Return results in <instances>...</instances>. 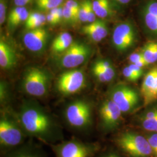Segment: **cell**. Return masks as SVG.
<instances>
[{
	"mask_svg": "<svg viewBox=\"0 0 157 157\" xmlns=\"http://www.w3.org/2000/svg\"><path fill=\"white\" fill-rule=\"evenodd\" d=\"M19 122L25 132L41 140H51L56 132V125L43 110L33 105L23 108L19 115Z\"/></svg>",
	"mask_w": 157,
	"mask_h": 157,
	"instance_id": "6da1fadb",
	"label": "cell"
},
{
	"mask_svg": "<svg viewBox=\"0 0 157 157\" xmlns=\"http://www.w3.org/2000/svg\"><path fill=\"white\" fill-rule=\"evenodd\" d=\"M120 147L133 157H149L152 153L147 138L137 133L127 132L118 139Z\"/></svg>",
	"mask_w": 157,
	"mask_h": 157,
	"instance_id": "7a4b0ae2",
	"label": "cell"
},
{
	"mask_svg": "<svg viewBox=\"0 0 157 157\" xmlns=\"http://www.w3.org/2000/svg\"><path fill=\"white\" fill-rule=\"evenodd\" d=\"M65 116L67 123L76 129H86L91 124V109L83 100L74 101L67 106Z\"/></svg>",
	"mask_w": 157,
	"mask_h": 157,
	"instance_id": "3957f363",
	"label": "cell"
},
{
	"mask_svg": "<svg viewBox=\"0 0 157 157\" xmlns=\"http://www.w3.org/2000/svg\"><path fill=\"white\" fill-rule=\"evenodd\" d=\"M25 131L19 122L7 116L0 119V143L4 147L18 146L24 139Z\"/></svg>",
	"mask_w": 157,
	"mask_h": 157,
	"instance_id": "277c9868",
	"label": "cell"
},
{
	"mask_svg": "<svg viewBox=\"0 0 157 157\" xmlns=\"http://www.w3.org/2000/svg\"><path fill=\"white\" fill-rule=\"evenodd\" d=\"M48 78L47 74L38 68H31L26 73L23 87L29 95L42 97L48 90Z\"/></svg>",
	"mask_w": 157,
	"mask_h": 157,
	"instance_id": "5b68a950",
	"label": "cell"
},
{
	"mask_svg": "<svg viewBox=\"0 0 157 157\" xmlns=\"http://www.w3.org/2000/svg\"><path fill=\"white\" fill-rule=\"evenodd\" d=\"M112 100L123 113L133 110L138 105L140 97L136 90L126 85H119L114 87L111 92Z\"/></svg>",
	"mask_w": 157,
	"mask_h": 157,
	"instance_id": "8992f818",
	"label": "cell"
},
{
	"mask_svg": "<svg viewBox=\"0 0 157 157\" xmlns=\"http://www.w3.org/2000/svg\"><path fill=\"white\" fill-rule=\"evenodd\" d=\"M85 85V77L82 70L67 71L59 77L56 88L63 95H71L82 90Z\"/></svg>",
	"mask_w": 157,
	"mask_h": 157,
	"instance_id": "52a82bcc",
	"label": "cell"
},
{
	"mask_svg": "<svg viewBox=\"0 0 157 157\" xmlns=\"http://www.w3.org/2000/svg\"><path fill=\"white\" fill-rule=\"evenodd\" d=\"M90 48L83 43H73L64 51L60 64L66 68L77 67L82 64L90 54Z\"/></svg>",
	"mask_w": 157,
	"mask_h": 157,
	"instance_id": "ba28073f",
	"label": "cell"
},
{
	"mask_svg": "<svg viewBox=\"0 0 157 157\" xmlns=\"http://www.w3.org/2000/svg\"><path fill=\"white\" fill-rule=\"evenodd\" d=\"M57 157H90L95 147L78 141H67L53 147Z\"/></svg>",
	"mask_w": 157,
	"mask_h": 157,
	"instance_id": "9c48e42d",
	"label": "cell"
},
{
	"mask_svg": "<svg viewBox=\"0 0 157 157\" xmlns=\"http://www.w3.org/2000/svg\"><path fill=\"white\" fill-rule=\"evenodd\" d=\"M136 32L129 23L119 24L112 34V43L119 51H124L132 47L136 41Z\"/></svg>",
	"mask_w": 157,
	"mask_h": 157,
	"instance_id": "30bf717a",
	"label": "cell"
},
{
	"mask_svg": "<svg viewBox=\"0 0 157 157\" xmlns=\"http://www.w3.org/2000/svg\"><path fill=\"white\" fill-rule=\"evenodd\" d=\"M101 125L105 130L115 129L120 124L123 112L112 100L102 102L99 110Z\"/></svg>",
	"mask_w": 157,
	"mask_h": 157,
	"instance_id": "8fae6325",
	"label": "cell"
},
{
	"mask_svg": "<svg viewBox=\"0 0 157 157\" xmlns=\"http://www.w3.org/2000/svg\"><path fill=\"white\" fill-rule=\"evenodd\" d=\"M140 93L145 106L157 100V67L152 68L146 74L141 86Z\"/></svg>",
	"mask_w": 157,
	"mask_h": 157,
	"instance_id": "7c38bea8",
	"label": "cell"
},
{
	"mask_svg": "<svg viewBox=\"0 0 157 157\" xmlns=\"http://www.w3.org/2000/svg\"><path fill=\"white\" fill-rule=\"evenodd\" d=\"M47 36V32L44 29L40 28L30 30L24 35V44L29 50L38 52L44 47Z\"/></svg>",
	"mask_w": 157,
	"mask_h": 157,
	"instance_id": "4fadbf2b",
	"label": "cell"
},
{
	"mask_svg": "<svg viewBox=\"0 0 157 157\" xmlns=\"http://www.w3.org/2000/svg\"><path fill=\"white\" fill-rule=\"evenodd\" d=\"M143 14L146 27L152 33L157 34V1H151L146 4Z\"/></svg>",
	"mask_w": 157,
	"mask_h": 157,
	"instance_id": "5bb4252c",
	"label": "cell"
},
{
	"mask_svg": "<svg viewBox=\"0 0 157 157\" xmlns=\"http://www.w3.org/2000/svg\"><path fill=\"white\" fill-rule=\"evenodd\" d=\"M16 63L15 53L11 47L3 40H0V66L2 69H10Z\"/></svg>",
	"mask_w": 157,
	"mask_h": 157,
	"instance_id": "9a60e30c",
	"label": "cell"
},
{
	"mask_svg": "<svg viewBox=\"0 0 157 157\" xmlns=\"http://www.w3.org/2000/svg\"><path fill=\"white\" fill-rule=\"evenodd\" d=\"M140 121L144 130L150 133H157V105L144 112Z\"/></svg>",
	"mask_w": 157,
	"mask_h": 157,
	"instance_id": "2e32d148",
	"label": "cell"
},
{
	"mask_svg": "<svg viewBox=\"0 0 157 157\" xmlns=\"http://www.w3.org/2000/svg\"><path fill=\"white\" fill-rule=\"evenodd\" d=\"M92 6L96 16L100 19L107 18L112 14V8L109 0H93Z\"/></svg>",
	"mask_w": 157,
	"mask_h": 157,
	"instance_id": "e0dca14e",
	"label": "cell"
},
{
	"mask_svg": "<svg viewBox=\"0 0 157 157\" xmlns=\"http://www.w3.org/2000/svg\"><path fill=\"white\" fill-rule=\"evenodd\" d=\"M93 72L95 78L101 83H107L111 81L115 76V72L113 68L104 69L94 65L93 67Z\"/></svg>",
	"mask_w": 157,
	"mask_h": 157,
	"instance_id": "ac0fdd59",
	"label": "cell"
},
{
	"mask_svg": "<svg viewBox=\"0 0 157 157\" xmlns=\"http://www.w3.org/2000/svg\"><path fill=\"white\" fill-rule=\"evenodd\" d=\"M147 63L151 64L157 61V42L147 44L141 51Z\"/></svg>",
	"mask_w": 157,
	"mask_h": 157,
	"instance_id": "d6986e66",
	"label": "cell"
},
{
	"mask_svg": "<svg viewBox=\"0 0 157 157\" xmlns=\"http://www.w3.org/2000/svg\"><path fill=\"white\" fill-rule=\"evenodd\" d=\"M63 0H36L37 7L42 10L50 11L62 5Z\"/></svg>",
	"mask_w": 157,
	"mask_h": 157,
	"instance_id": "ffe728a7",
	"label": "cell"
},
{
	"mask_svg": "<svg viewBox=\"0 0 157 157\" xmlns=\"http://www.w3.org/2000/svg\"><path fill=\"white\" fill-rule=\"evenodd\" d=\"M92 1L90 0H83L80 3L78 11V20L82 22H87L88 13Z\"/></svg>",
	"mask_w": 157,
	"mask_h": 157,
	"instance_id": "44dd1931",
	"label": "cell"
},
{
	"mask_svg": "<svg viewBox=\"0 0 157 157\" xmlns=\"http://www.w3.org/2000/svg\"><path fill=\"white\" fill-rule=\"evenodd\" d=\"M90 25L94 29L95 31L102 39L105 38L108 35V29L105 23L100 19H96L94 22L90 23Z\"/></svg>",
	"mask_w": 157,
	"mask_h": 157,
	"instance_id": "7402d4cb",
	"label": "cell"
},
{
	"mask_svg": "<svg viewBox=\"0 0 157 157\" xmlns=\"http://www.w3.org/2000/svg\"><path fill=\"white\" fill-rule=\"evenodd\" d=\"M82 31L90 39L94 42H100L103 39L95 31V29L90 26V24L84 26L82 28Z\"/></svg>",
	"mask_w": 157,
	"mask_h": 157,
	"instance_id": "603a6c76",
	"label": "cell"
},
{
	"mask_svg": "<svg viewBox=\"0 0 157 157\" xmlns=\"http://www.w3.org/2000/svg\"><path fill=\"white\" fill-rule=\"evenodd\" d=\"M46 22H47L46 16L42 14L38 18L34 19L31 22H25V27L29 30H33L36 29L40 28V27L44 25Z\"/></svg>",
	"mask_w": 157,
	"mask_h": 157,
	"instance_id": "cb8c5ba5",
	"label": "cell"
},
{
	"mask_svg": "<svg viewBox=\"0 0 157 157\" xmlns=\"http://www.w3.org/2000/svg\"><path fill=\"white\" fill-rule=\"evenodd\" d=\"M73 43V37L66 40L56 44H52L51 49L54 52H62L65 50Z\"/></svg>",
	"mask_w": 157,
	"mask_h": 157,
	"instance_id": "d4e9b609",
	"label": "cell"
},
{
	"mask_svg": "<svg viewBox=\"0 0 157 157\" xmlns=\"http://www.w3.org/2000/svg\"><path fill=\"white\" fill-rule=\"evenodd\" d=\"M63 19L67 22H74L78 20V16L74 12L66 6H63Z\"/></svg>",
	"mask_w": 157,
	"mask_h": 157,
	"instance_id": "484cf974",
	"label": "cell"
},
{
	"mask_svg": "<svg viewBox=\"0 0 157 157\" xmlns=\"http://www.w3.org/2000/svg\"><path fill=\"white\" fill-rule=\"evenodd\" d=\"M146 138L151 148L152 153L157 157V133H150Z\"/></svg>",
	"mask_w": 157,
	"mask_h": 157,
	"instance_id": "4316f807",
	"label": "cell"
},
{
	"mask_svg": "<svg viewBox=\"0 0 157 157\" xmlns=\"http://www.w3.org/2000/svg\"><path fill=\"white\" fill-rule=\"evenodd\" d=\"M10 157H41L39 154L30 150H23L17 152Z\"/></svg>",
	"mask_w": 157,
	"mask_h": 157,
	"instance_id": "83f0119b",
	"label": "cell"
},
{
	"mask_svg": "<svg viewBox=\"0 0 157 157\" xmlns=\"http://www.w3.org/2000/svg\"><path fill=\"white\" fill-rule=\"evenodd\" d=\"M27 10L25 6H17L12 10L8 16V23L17 19L19 17L23 12Z\"/></svg>",
	"mask_w": 157,
	"mask_h": 157,
	"instance_id": "f1b7e54d",
	"label": "cell"
},
{
	"mask_svg": "<svg viewBox=\"0 0 157 157\" xmlns=\"http://www.w3.org/2000/svg\"><path fill=\"white\" fill-rule=\"evenodd\" d=\"M29 15V12L27 10H26L19 17H17V19L12 21L11 22L8 23L10 27L11 28H15V27H17V26H18L20 23H21L24 21H26Z\"/></svg>",
	"mask_w": 157,
	"mask_h": 157,
	"instance_id": "f546056e",
	"label": "cell"
},
{
	"mask_svg": "<svg viewBox=\"0 0 157 157\" xmlns=\"http://www.w3.org/2000/svg\"><path fill=\"white\" fill-rule=\"evenodd\" d=\"M122 73L125 78L131 82H136L139 78L132 71L128 66L124 68L122 71Z\"/></svg>",
	"mask_w": 157,
	"mask_h": 157,
	"instance_id": "4dcf8cb0",
	"label": "cell"
},
{
	"mask_svg": "<svg viewBox=\"0 0 157 157\" xmlns=\"http://www.w3.org/2000/svg\"><path fill=\"white\" fill-rule=\"evenodd\" d=\"M6 0H0V24L2 25L6 21Z\"/></svg>",
	"mask_w": 157,
	"mask_h": 157,
	"instance_id": "1f68e13d",
	"label": "cell"
},
{
	"mask_svg": "<svg viewBox=\"0 0 157 157\" xmlns=\"http://www.w3.org/2000/svg\"><path fill=\"white\" fill-rule=\"evenodd\" d=\"M64 6H67L69 8L72 10L78 16V11H79V8H80V3H78L75 0H68L65 2Z\"/></svg>",
	"mask_w": 157,
	"mask_h": 157,
	"instance_id": "d6a6232c",
	"label": "cell"
},
{
	"mask_svg": "<svg viewBox=\"0 0 157 157\" xmlns=\"http://www.w3.org/2000/svg\"><path fill=\"white\" fill-rule=\"evenodd\" d=\"M129 61L132 63H136L142 60H144V57L141 52H135L129 56ZM145 60V59H144Z\"/></svg>",
	"mask_w": 157,
	"mask_h": 157,
	"instance_id": "836d02e7",
	"label": "cell"
},
{
	"mask_svg": "<svg viewBox=\"0 0 157 157\" xmlns=\"http://www.w3.org/2000/svg\"><path fill=\"white\" fill-rule=\"evenodd\" d=\"M128 67L132 70V71L135 73L139 78H140L143 74L142 67H139V66H137V65L134 64V63L130 64Z\"/></svg>",
	"mask_w": 157,
	"mask_h": 157,
	"instance_id": "e575fe53",
	"label": "cell"
},
{
	"mask_svg": "<svg viewBox=\"0 0 157 157\" xmlns=\"http://www.w3.org/2000/svg\"><path fill=\"white\" fill-rule=\"evenodd\" d=\"M96 15H95L94 12L93 11V6H92V2L91 4L90 5L89 10V13H88V21L87 22L91 23L94 22L96 20Z\"/></svg>",
	"mask_w": 157,
	"mask_h": 157,
	"instance_id": "d590c367",
	"label": "cell"
},
{
	"mask_svg": "<svg viewBox=\"0 0 157 157\" xmlns=\"http://www.w3.org/2000/svg\"><path fill=\"white\" fill-rule=\"evenodd\" d=\"M46 19H47V22L50 23L51 25H56L57 23H58L56 17L50 12L47 15Z\"/></svg>",
	"mask_w": 157,
	"mask_h": 157,
	"instance_id": "8d00e7d4",
	"label": "cell"
},
{
	"mask_svg": "<svg viewBox=\"0 0 157 157\" xmlns=\"http://www.w3.org/2000/svg\"><path fill=\"white\" fill-rule=\"evenodd\" d=\"M42 14L39 13V12H32L30 13H29L28 17L27 19V20L25 21V22H31L32 21H33L34 19L38 18L39 17H40Z\"/></svg>",
	"mask_w": 157,
	"mask_h": 157,
	"instance_id": "74e56055",
	"label": "cell"
},
{
	"mask_svg": "<svg viewBox=\"0 0 157 157\" xmlns=\"http://www.w3.org/2000/svg\"><path fill=\"white\" fill-rule=\"evenodd\" d=\"M31 0H14V4L17 6H24L27 5Z\"/></svg>",
	"mask_w": 157,
	"mask_h": 157,
	"instance_id": "f35d334b",
	"label": "cell"
},
{
	"mask_svg": "<svg viewBox=\"0 0 157 157\" xmlns=\"http://www.w3.org/2000/svg\"><path fill=\"white\" fill-rule=\"evenodd\" d=\"M115 1L122 4H127L130 2L131 0H115Z\"/></svg>",
	"mask_w": 157,
	"mask_h": 157,
	"instance_id": "ab89813d",
	"label": "cell"
},
{
	"mask_svg": "<svg viewBox=\"0 0 157 157\" xmlns=\"http://www.w3.org/2000/svg\"><path fill=\"white\" fill-rule=\"evenodd\" d=\"M119 157L118 155H115V154H109V155H107L106 156H105V157Z\"/></svg>",
	"mask_w": 157,
	"mask_h": 157,
	"instance_id": "60d3db41",
	"label": "cell"
}]
</instances>
